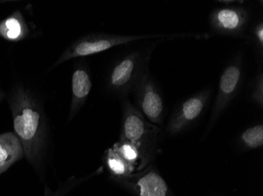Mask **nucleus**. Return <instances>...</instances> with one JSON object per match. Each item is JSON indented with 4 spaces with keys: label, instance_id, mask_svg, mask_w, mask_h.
<instances>
[{
    "label": "nucleus",
    "instance_id": "nucleus-1",
    "mask_svg": "<svg viewBox=\"0 0 263 196\" xmlns=\"http://www.w3.org/2000/svg\"><path fill=\"white\" fill-rule=\"evenodd\" d=\"M14 132L31 166L39 171L43 166L47 142L45 114L41 104L30 92L17 88L10 97Z\"/></svg>",
    "mask_w": 263,
    "mask_h": 196
},
{
    "label": "nucleus",
    "instance_id": "nucleus-2",
    "mask_svg": "<svg viewBox=\"0 0 263 196\" xmlns=\"http://www.w3.org/2000/svg\"><path fill=\"white\" fill-rule=\"evenodd\" d=\"M160 135V126L149 122L128 100L124 101L119 139L130 141L138 149L140 162L136 170H142L155 161Z\"/></svg>",
    "mask_w": 263,
    "mask_h": 196
},
{
    "label": "nucleus",
    "instance_id": "nucleus-3",
    "mask_svg": "<svg viewBox=\"0 0 263 196\" xmlns=\"http://www.w3.org/2000/svg\"><path fill=\"white\" fill-rule=\"evenodd\" d=\"M155 46V43L152 44L148 48L133 51L118 60L106 77V89L120 97L133 92L149 72V62Z\"/></svg>",
    "mask_w": 263,
    "mask_h": 196
},
{
    "label": "nucleus",
    "instance_id": "nucleus-4",
    "mask_svg": "<svg viewBox=\"0 0 263 196\" xmlns=\"http://www.w3.org/2000/svg\"><path fill=\"white\" fill-rule=\"evenodd\" d=\"M185 35H118L109 34H93L85 35L71 44L63 51L61 56L53 64V68L57 67L67 60L78 57H87L110 50L118 46L124 45L136 41L145 39H159L164 38L184 37Z\"/></svg>",
    "mask_w": 263,
    "mask_h": 196
},
{
    "label": "nucleus",
    "instance_id": "nucleus-5",
    "mask_svg": "<svg viewBox=\"0 0 263 196\" xmlns=\"http://www.w3.org/2000/svg\"><path fill=\"white\" fill-rule=\"evenodd\" d=\"M243 59L241 54H237L221 72L216 98L205 132L206 135L241 89L243 79Z\"/></svg>",
    "mask_w": 263,
    "mask_h": 196
},
{
    "label": "nucleus",
    "instance_id": "nucleus-6",
    "mask_svg": "<svg viewBox=\"0 0 263 196\" xmlns=\"http://www.w3.org/2000/svg\"><path fill=\"white\" fill-rule=\"evenodd\" d=\"M110 179L136 196H175L153 164L127 176Z\"/></svg>",
    "mask_w": 263,
    "mask_h": 196
},
{
    "label": "nucleus",
    "instance_id": "nucleus-7",
    "mask_svg": "<svg viewBox=\"0 0 263 196\" xmlns=\"http://www.w3.org/2000/svg\"><path fill=\"white\" fill-rule=\"evenodd\" d=\"M211 96V90H202L179 104L167 123L166 134L177 136L193 126L206 110Z\"/></svg>",
    "mask_w": 263,
    "mask_h": 196
},
{
    "label": "nucleus",
    "instance_id": "nucleus-8",
    "mask_svg": "<svg viewBox=\"0 0 263 196\" xmlns=\"http://www.w3.org/2000/svg\"><path fill=\"white\" fill-rule=\"evenodd\" d=\"M250 20V12L241 5L226 6L212 10L209 24L213 33L223 36L245 38Z\"/></svg>",
    "mask_w": 263,
    "mask_h": 196
},
{
    "label": "nucleus",
    "instance_id": "nucleus-9",
    "mask_svg": "<svg viewBox=\"0 0 263 196\" xmlns=\"http://www.w3.org/2000/svg\"><path fill=\"white\" fill-rule=\"evenodd\" d=\"M133 93L135 96V107L142 115L153 124L162 126L165 117V104L159 85L150 72L142 78Z\"/></svg>",
    "mask_w": 263,
    "mask_h": 196
},
{
    "label": "nucleus",
    "instance_id": "nucleus-10",
    "mask_svg": "<svg viewBox=\"0 0 263 196\" xmlns=\"http://www.w3.org/2000/svg\"><path fill=\"white\" fill-rule=\"evenodd\" d=\"M91 76L85 66H78L73 71L72 76V100L69 107V121L72 120L81 110L88 99L91 91Z\"/></svg>",
    "mask_w": 263,
    "mask_h": 196
},
{
    "label": "nucleus",
    "instance_id": "nucleus-11",
    "mask_svg": "<svg viewBox=\"0 0 263 196\" xmlns=\"http://www.w3.org/2000/svg\"><path fill=\"white\" fill-rule=\"evenodd\" d=\"M22 144L15 134H0V175L23 158Z\"/></svg>",
    "mask_w": 263,
    "mask_h": 196
},
{
    "label": "nucleus",
    "instance_id": "nucleus-12",
    "mask_svg": "<svg viewBox=\"0 0 263 196\" xmlns=\"http://www.w3.org/2000/svg\"><path fill=\"white\" fill-rule=\"evenodd\" d=\"M28 34L29 29L19 12H15L5 20L0 21V35L7 40H22Z\"/></svg>",
    "mask_w": 263,
    "mask_h": 196
},
{
    "label": "nucleus",
    "instance_id": "nucleus-13",
    "mask_svg": "<svg viewBox=\"0 0 263 196\" xmlns=\"http://www.w3.org/2000/svg\"><path fill=\"white\" fill-rule=\"evenodd\" d=\"M103 161L110 173V177L127 176L134 173L137 169L135 166L125 161L112 148L105 151Z\"/></svg>",
    "mask_w": 263,
    "mask_h": 196
},
{
    "label": "nucleus",
    "instance_id": "nucleus-14",
    "mask_svg": "<svg viewBox=\"0 0 263 196\" xmlns=\"http://www.w3.org/2000/svg\"><path fill=\"white\" fill-rule=\"evenodd\" d=\"M238 143L243 150H255L262 148L263 125H254L240 134Z\"/></svg>",
    "mask_w": 263,
    "mask_h": 196
},
{
    "label": "nucleus",
    "instance_id": "nucleus-15",
    "mask_svg": "<svg viewBox=\"0 0 263 196\" xmlns=\"http://www.w3.org/2000/svg\"><path fill=\"white\" fill-rule=\"evenodd\" d=\"M125 161L137 167L140 162V153L137 147L127 140L119 139L111 147Z\"/></svg>",
    "mask_w": 263,
    "mask_h": 196
},
{
    "label": "nucleus",
    "instance_id": "nucleus-16",
    "mask_svg": "<svg viewBox=\"0 0 263 196\" xmlns=\"http://www.w3.org/2000/svg\"><path fill=\"white\" fill-rule=\"evenodd\" d=\"M100 173V171L98 169V170L95 171L94 173H91L88 176L81 177V178L72 177V178H69L67 181H65L57 189L54 190V191L46 186L44 196H66L68 193L70 192L72 190L74 189L76 187L81 185V183L85 182L87 180L92 178V177L97 176Z\"/></svg>",
    "mask_w": 263,
    "mask_h": 196
},
{
    "label": "nucleus",
    "instance_id": "nucleus-17",
    "mask_svg": "<svg viewBox=\"0 0 263 196\" xmlns=\"http://www.w3.org/2000/svg\"><path fill=\"white\" fill-rule=\"evenodd\" d=\"M250 98L260 108L263 107V72L259 71L252 82Z\"/></svg>",
    "mask_w": 263,
    "mask_h": 196
},
{
    "label": "nucleus",
    "instance_id": "nucleus-18",
    "mask_svg": "<svg viewBox=\"0 0 263 196\" xmlns=\"http://www.w3.org/2000/svg\"><path fill=\"white\" fill-rule=\"evenodd\" d=\"M248 39L252 41L255 46V51L258 55L262 57L263 54V21L259 20L255 23L251 29V34L248 35Z\"/></svg>",
    "mask_w": 263,
    "mask_h": 196
},
{
    "label": "nucleus",
    "instance_id": "nucleus-19",
    "mask_svg": "<svg viewBox=\"0 0 263 196\" xmlns=\"http://www.w3.org/2000/svg\"><path fill=\"white\" fill-rule=\"evenodd\" d=\"M1 97H1V92H0V99H1Z\"/></svg>",
    "mask_w": 263,
    "mask_h": 196
}]
</instances>
